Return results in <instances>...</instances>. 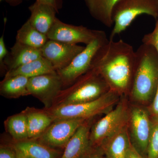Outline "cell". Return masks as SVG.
<instances>
[{"label": "cell", "mask_w": 158, "mask_h": 158, "mask_svg": "<svg viewBox=\"0 0 158 158\" xmlns=\"http://www.w3.org/2000/svg\"><path fill=\"white\" fill-rule=\"evenodd\" d=\"M136 62V52L123 40L109 41L99 51L94 68L104 79L110 90L118 93L131 88Z\"/></svg>", "instance_id": "6da1fadb"}, {"label": "cell", "mask_w": 158, "mask_h": 158, "mask_svg": "<svg viewBox=\"0 0 158 158\" xmlns=\"http://www.w3.org/2000/svg\"><path fill=\"white\" fill-rule=\"evenodd\" d=\"M158 86V53L154 48L142 44L136 51L131 93L138 101H148Z\"/></svg>", "instance_id": "7a4b0ae2"}, {"label": "cell", "mask_w": 158, "mask_h": 158, "mask_svg": "<svg viewBox=\"0 0 158 158\" xmlns=\"http://www.w3.org/2000/svg\"><path fill=\"white\" fill-rule=\"evenodd\" d=\"M146 14L156 19L158 16V0H118L112 12L114 27L110 40L128 27L136 18Z\"/></svg>", "instance_id": "3957f363"}, {"label": "cell", "mask_w": 158, "mask_h": 158, "mask_svg": "<svg viewBox=\"0 0 158 158\" xmlns=\"http://www.w3.org/2000/svg\"><path fill=\"white\" fill-rule=\"evenodd\" d=\"M118 93L110 90L92 101L81 103L61 104L54 109L52 118L55 121L67 118L87 119L109 112L118 100Z\"/></svg>", "instance_id": "277c9868"}, {"label": "cell", "mask_w": 158, "mask_h": 158, "mask_svg": "<svg viewBox=\"0 0 158 158\" xmlns=\"http://www.w3.org/2000/svg\"><path fill=\"white\" fill-rule=\"evenodd\" d=\"M109 40L104 31H99L96 38L86 45L68 66L58 71L57 73L61 78L63 85L72 84L92 69L99 51Z\"/></svg>", "instance_id": "5b68a950"}, {"label": "cell", "mask_w": 158, "mask_h": 158, "mask_svg": "<svg viewBox=\"0 0 158 158\" xmlns=\"http://www.w3.org/2000/svg\"><path fill=\"white\" fill-rule=\"evenodd\" d=\"M77 81L66 91L67 96L62 104L92 101L110 90L104 79L94 68L90 69Z\"/></svg>", "instance_id": "8992f818"}, {"label": "cell", "mask_w": 158, "mask_h": 158, "mask_svg": "<svg viewBox=\"0 0 158 158\" xmlns=\"http://www.w3.org/2000/svg\"><path fill=\"white\" fill-rule=\"evenodd\" d=\"M130 117L125 102L118 103L94 124L90 135L91 144H101L107 138L127 126Z\"/></svg>", "instance_id": "52a82bcc"}, {"label": "cell", "mask_w": 158, "mask_h": 158, "mask_svg": "<svg viewBox=\"0 0 158 158\" xmlns=\"http://www.w3.org/2000/svg\"><path fill=\"white\" fill-rule=\"evenodd\" d=\"M129 121L131 144L141 155L148 158L152 126L149 114L142 108H134L130 113Z\"/></svg>", "instance_id": "ba28073f"}, {"label": "cell", "mask_w": 158, "mask_h": 158, "mask_svg": "<svg viewBox=\"0 0 158 158\" xmlns=\"http://www.w3.org/2000/svg\"><path fill=\"white\" fill-rule=\"evenodd\" d=\"M99 31L83 26L69 24L56 18L47 36L51 40L71 44L83 43L87 45L96 38Z\"/></svg>", "instance_id": "9c48e42d"}, {"label": "cell", "mask_w": 158, "mask_h": 158, "mask_svg": "<svg viewBox=\"0 0 158 158\" xmlns=\"http://www.w3.org/2000/svg\"><path fill=\"white\" fill-rule=\"evenodd\" d=\"M85 118H67L56 120L40 137V142L49 147L65 146Z\"/></svg>", "instance_id": "30bf717a"}, {"label": "cell", "mask_w": 158, "mask_h": 158, "mask_svg": "<svg viewBox=\"0 0 158 158\" xmlns=\"http://www.w3.org/2000/svg\"><path fill=\"white\" fill-rule=\"evenodd\" d=\"M85 47L48 39L40 50L57 72L68 66Z\"/></svg>", "instance_id": "8fae6325"}, {"label": "cell", "mask_w": 158, "mask_h": 158, "mask_svg": "<svg viewBox=\"0 0 158 158\" xmlns=\"http://www.w3.org/2000/svg\"><path fill=\"white\" fill-rule=\"evenodd\" d=\"M62 86V80L57 73L30 78L27 89L29 94L45 102L56 96L61 91Z\"/></svg>", "instance_id": "7c38bea8"}, {"label": "cell", "mask_w": 158, "mask_h": 158, "mask_svg": "<svg viewBox=\"0 0 158 158\" xmlns=\"http://www.w3.org/2000/svg\"><path fill=\"white\" fill-rule=\"evenodd\" d=\"M89 127L85 122L79 127L65 146L60 158H86L91 143Z\"/></svg>", "instance_id": "4fadbf2b"}, {"label": "cell", "mask_w": 158, "mask_h": 158, "mask_svg": "<svg viewBox=\"0 0 158 158\" xmlns=\"http://www.w3.org/2000/svg\"><path fill=\"white\" fill-rule=\"evenodd\" d=\"M31 15L29 21L37 31L47 35L56 21L58 13L53 7L46 4L35 2L29 7Z\"/></svg>", "instance_id": "5bb4252c"}, {"label": "cell", "mask_w": 158, "mask_h": 158, "mask_svg": "<svg viewBox=\"0 0 158 158\" xmlns=\"http://www.w3.org/2000/svg\"><path fill=\"white\" fill-rule=\"evenodd\" d=\"M41 57L42 56L40 49L15 42L4 59V64L9 71Z\"/></svg>", "instance_id": "9a60e30c"}, {"label": "cell", "mask_w": 158, "mask_h": 158, "mask_svg": "<svg viewBox=\"0 0 158 158\" xmlns=\"http://www.w3.org/2000/svg\"><path fill=\"white\" fill-rule=\"evenodd\" d=\"M101 144L106 158H127L131 145L127 126L107 138Z\"/></svg>", "instance_id": "2e32d148"}, {"label": "cell", "mask_w": 158, "mask_h": 158, "mask_svg": "<svg viewBox=\"0 0 158 158\" xmlns=\"http://www.w3.org/2000/svg\"><path fill=\"white\" fill-rule=\"evenodd\" d=\"M13 147L18 158H57L59 154L53 148L35 141H19Z\"/></svg>", "instance_id": "e0dca14e"}, {"label": "cell", "mask_w": 158, "mask_h": 158, "mask_svg": "<svg viewBox=\"0 0 158 158\" xmlns=\"http://www.w3.org/2000/svg\"><path fill=\"white\" fill-rule=\"evenodd\" d=\"M57 73L49 61L41 57L13 70L9 71L6 73L5 78L18 75L23 76L30 78L42 75Z\"/></svg>", "instance_id": "ac0fdd59"}, {"label": "cell", "mask_w": 158, "mask_h": 158, "mask_svg": "<svg viewBox=\"0 0 158 158\" xmlns=\"http://www.w3.org/2000/svg\"><path fill=\"white\" fill-rule=\"evenodd\" d=\"M118 0H85L90 15L103 25L111 28L114 25L112 12Z\"/></svg>", "instance_id": "d6986e66"}, {"label": "cell", "mask_w": 158, "mask_h": 158, "mask_svg": "<svg viewBox=\"0 0 158 158\" xmlns=\"http://www.w3.org/2000/svg\"><path fill=\"white\" fill-rule=\"evenodd\" d=\"M48 40L47 35L34 27L29 20L17 31L16 36V42L40 49Z\"/></svg>", "instance_id": "ffe728a7"}, {"label": "cell", "mask_w": 158, "mask_h": 158, "mask_svg": "<svg viewBox=\"0 0 158 158\" xmlns=\"http://www.w3.org/2000/svg\"><path fill=\"white\" fill-rule=\"evenodd\" d=\"M29 79L21 75L5 78L1 83V93L5 96L13 98L29 94L27 89Z\"/></svg>", "instance_id": "44dd1931"}, {"label": "cell", "mask_w": 158, "mask_h": 158, "mask_svg": "<svg viewBox=\"0 0 158 158\" xmlns=\"http://www.w3.org/2000/svg\"><path fill=\"white\" fill-rule=\"evenodd\" d=\"M29 139L40 137L50 126L53 118L43 113L34 112L27 114Z\"/></svg>", "instance_id": "7402d4cb"}, {"label": "cell", "mask_w": 158, "mask_h": 158, "mask_svg": "<svg viewBox=\"0 0 158 158\" xmlns=\"http://www.w3.org/2000/svg\"><path fill=\"white\" fill-rule=\"evenodd\" d=\"M6 126L15 140L22 141L28 139L27 114L21 113L11 116L7 121Z\"/></svg>", "instance_id": "603a6c76"}, {"label": "cell", "mask_w": 158, "mask_h": 158, "mask_svg": "<svg viewBox=\"0 0 158 158\" xmlns=\"http://www.w3.org/2000/svg\"><path fill=\"white\" fill-rule=\"evenodd\" d=\"M151 121L148 158H158V118L152 117Z\"/></svg>", "instance_id": "cb8c5ba5"}, {"label": "cell", "mask_w": 158, "mask_h": 158, "mask_svg": "<svg viewBox=\"0 0 158 158\" xmlns=\"http://www.w3.org/2000/svg\"><path fill=\"white\" fill-rule=\"evenodd\" d=\"M156 20L155 27L153 31L145 34L142 38V41L144 44L154 48L158 53V16Z\"/></svg>", "instance_id": "d4e9b609"}, {"label": "cell", "mask_w": 158, "mask_h": 158, "mask_svg": "<svg viewBox=\"0 0 158 158\" xmlns=\"http://www.w3.org/2000/svg\"><path fill=\"white\" fill-rule=\"evenodd\" d=\"M0 158H18L17 153L14 148L3 145L1 146Z\"/></svg>", "instance_id": "484cf974"}, {"label": "cell", "mask_w": 158, "mask_h": 158, "mask_svg": "<svg viewBox=\"0 0 158 158\" xmlns=\"http://www.w3.org/2000/svg\"><path fill=\"white\" fill-rule=\"evenodd\" d=\"M8 53L9 52L6 48L4 41V35H3L0 38V64L1 67L5 66L4 62V59L7 56Z\"/></svg>", "instance_id": "4316f807"}, {"label": "cell", "mask_w": 158, "mask_h": 158, "mask_svg": "<svg viewBox=\"0 0 158 158\" xmlns=\"http://www.w3.org/2000/svg\"><path fill=\"white\" fill-rule=\"evenodd\" d=\"M149 112L153 117L158 118V86L152 103L150 107Z\"/></svg>", "instance_id": "83f0119b"}, {"label": "cell", "mask_w": 158, "mask_h": 158, "mask_svg": "<svg viewBox=\"0 0 158 158\" xmlns=\"http://www.w3.org/2000/svg\"><path fill=\"white\" fill-rule=\"evenodd\" d=\"M36 2L52 6L56 9L58 13L59 9L62 7V0H36Z\"/></svg>", "instance_id": "f1b7e54d"}, {"label": "cell", "mask_w": 158, "mask_h": 158, "mask_svg": "<svg viewBox=\"0 0 158 158\" xmlns=\"http://www.w3.org/2000/svg\"><path fill=\"white\" fill-rule=\"evenodd\" d=\"M127 158H146L142 156L135 149L131 144Z\"/></svg>", "instance_id": "f546056e"}, {"label": "cell", "mask_w": 158, "mask_h": 158, "mask_svg": "<svg viewBox=\"0 0 158 158\" xmlns=\"http://www.w3.org/2000/svg\"><path fill=\"white\" fill-rule=\"evenodd\" d=\"M3 1H6L11 6H16L20 4L23 0H0L1 2Z\"/></svg>", "instance_id": "4dcf8cb0"}, {"label": "cell", "mask_w": 158, "mask_h": 158, "mask_svg": "<svg viewBox=\"0 0 158 158\" xmlns=\"http://www.w3.org/2000/svg\"><path fill=\"white\" fill-rule=\"evenodd\" d=\"M86 158H101L99 156H98L97 155H93L90 156Z\"/></svg>", "instance_id": "1f68e13d"}]
</instances>
